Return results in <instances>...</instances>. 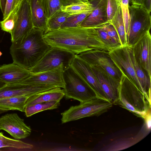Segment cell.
Returning a JSON list of instances; mask_svg holds the SVG:
<instances>
[{
	"label": "cell",
	"mask_w": 151,
	"mask_h": 151,
	"mask_svg": "<svg viewBox=\"0 0 151 151\" xmlns=\"http://www.w3.org/2000/svg\"><path fill=\"white\" fill-rule=\"evenodd\" d=\"M43 38L51 47L74 55L92 50L109 52L99 38L96 28L80 26L61 28L45 32Z\"/></svg>",
	"instance_id": "obj_1"
},
{
	"label": "cell",
	"mask_w": 151,
	"mask_h": 151,
	"mask_svg": "<svg viewBox=\"0 0 151 151\" xmlns=\"http://www.w3.org/2000/svg\"><path fill=\"white\" fill-rule=\"evenodd\" d=\"M44 31L34 28L27 36L12 42L10 53L13 62L29 70L51 47L45 41Z\"/></svg>",
	"instance_id": "obj_2"
},
{
	"label": "cell",
	"mask_w": 151,
	"mask_h": 151,
	"mask_svg": "<svg viewBox=\"0 0 151 151\" xmlns=\"http://www.w3.org/2000/svg\"><path fill=\"white\" fill-rule=\"evenodd\" d=\"M119 82L118 105L136 116L145 118L151 109V102L144 94L124 73Z\"/></svg>",
	"instance_id": "obj_3"
},
{
	"label": "cell",
	"mask_w": 151,
	"mask_h": 151,
	"mask_svg": "<svg viewBox=\"0 0 151 151\" xmlns=\"http://www.w3.org/2000/svg\"><path fill=\"white\" fill-rule=\"evenodd\" d=\"M113 104L109 101L97 98L72 106L62 113V124L86 117L98 116L107 111Z\"/></svg>",
	"instance_id": "obj_4"
},
{
	"label": "cell",
	"mask_w": 151,
	"mask_h": 151,
	"mask_svg": "<svg viewBox=\"0 0 151 151\" xmlns=\"http://www.w3.org/2000/svg\"><path fill=\"white\" fill-rule=\"evenodd\" d=\"M130 15L129 30L127 37V45H134L147 32L151 27L150 12L142 5H129Z\"/></svg>",
	"instance_id": "obj_5"
},
{
	"label": "cell",
	"mask_w": 151,
	"mask_h": 151,
	"mask_svg": "<svg viewBox=\"0 0 151 151\" xmlns=\"http://www.w3.org/2000/svg\"><path fill=\"white\" fill-rule=\"evenodd\" d=\"M63 77L65 83L63 90L66 99H73L83 102L98 98L70 66L64 70Z\"/></svg>",
	"instance_id": "obj_6"
},
{
	"label": "cell",
	"mask_w": 151,
	"mask_h": 151,
	"mask_svg": "<svg viewBox=\"0 0 151 151\" xmlns=\"http://www.w3.org/2000/svg\"><path fill=\"white\" fill-rule=\"evenodd\" d=\"M66 51L51 47L38 62L29 70L37 73L57 68L60 65L64 70L69 68L74 56Z\"/></svg>",
	"instance_id": "obj_7"
},
{
	"label": "cell",
	"mask_w": 151,
	"mask_h": 151,
	"mask_svg": "<svg viewBox=\"0 0 151 151\" xmlns=\"http://www.w3.org/2000/svg\"><path fill=\"white\" fill-rule=\"evenodd\" d=\"M77 55L89 65L101 70L116 81L120 82L122 73L108 55V52L92 50Z\"/></svg>",
	"instance_id": "obj_8"
},
{
	"label": "cell",
	"mask_w": 151,
	"mask_h": 151,
	"mask_svg": "<svg viewBox=\"0 0 151 151\" xmlns=\"http://www.w3.org/2000/svg\"><path fill=\"white\" fill-rule=\"evenodd\" d=\"M108 55L121 73L125 75L142 92L130 56L129 45L119 46L109 52Z\"/></svg>",
	"instance_id": "obj_9"
},
{
	"label": "cell",
	"mask_w": 151,
	"mask_h": 151,
	"mask_svg": "<svg viewBox=\"0 0 151 151\" xmlns=\"http://www.w3.org/2000/svg\"><path fill=\"white\" fill-rule=\"evenodd\" d=\"M34 28L29 0H22L17 10L15 26L11 34L12 42L27 36Z\"/></svg>",
	"instance_id": "obj_10"
},
{
	"label": "cell",
	"mask_w": 151,
	"mask_h": 151,
	"mask_svg": "<svg viewBox=\"0 0 151 151\" xmlns=\"http://www.w3.org/2000/svg\"><path fill=\"white\" fill-rule=\"evenodd\" d=\"M70 67L93 91L98 97L109 101L88 64L77 55H75Z\"/></svg>",
	"instance_id": "obj_11"
},
{
	"label": "cell",
	"mask_w": 151,
	"mask_h": 151,
	"mask_svg": "<svg viewBox=\"0 0 151 151\" xmlns=\"http://www.w3.org/2000/svg\"><path fill=\"white\" fill-rule=\"evenodd\" d=\"M1 130L17 139L26 138L30 136L31 132L30 127L15 113L7 114L0 117V130Z\"/></svg>",
	"instance_id": "obj_12"
},
{
	"label": "cell",
	"mask_w": 151,
	"mask_h": 151,
	"mask_svg": "<svg viewBox=\"0 0 151 151\" xmlns=\"http://www.w3.org/2000/svg\"><path fill=\"white\" fill-rule=\"evenodd\" d=\"M63 66L60 65L53 69L32 73L20 83L31 85L53 86L63 88L65 85L63 77Z\"/></svg>",
	"instance_id": "obj_13"
},
{
	"label": "cell",
	"mask_w": 151,
	"mask_h": 151,
	"mask_svg": "<svg viewBox=\"0 0 151 151\" xmlns=\"http://www.w3.org/2000/svg\"><path fill=\"white\" fill-rule=\"evenodd\" d=\"M56 87H58L53 86L31 85L21 83L6 84L0 88V99L20 96L29 97Z\"/></svg>",
	"instance_id": "obj_14"
},
{
	"label": "cell",
	"mask_w": 151,
	"mask_h": 151,
	"mask_svg": "<svg viewBox=\"0 0 151 151\" xmlns=\"http://www.w3.org/2000/svg\"><path fill=\"white\" fill-rule=\"evenodd\" d=\"M132 46L135 59L151 79V35L150 31Z\"/></svg>",
	"instance_id": "obj_15"
},
{
	"label": "cell",
	"mask_w": 151,
	"mask_h": 151,
	"mask_svg": "<svg viewBox=\"0 0 151 151\" xmlns=\"http://www.w3.org/2000/svg\"><path fill=\"white\" fill-rule=\"evenodd\" d=\"M89 65L108 99L113 105H115L119 99L120 82L116 81L97 67Z\"/></svg>",
	"instance_id": "obj_16"
},
{
	"label": "cell",
	"mask_w": 151,
	"mask_h": 151,
	"mask_svg": "<svg viewBox=\"0 0 151 151\" xmlns=\"http://www.w3.org/2000/svg\"><path fill=\"white\" fill-rule=\"evenodd\" d=\"M93 9L80 26L97 28L109 23L107 13V0H90Z\"/></svg>",
	"instance_id": "obj_17"
},
{
	"label": "cell",
	"mask_w": 151,
	"mask_h": 151,
	"mask_svg": "<svg viewBox=\"0 0 151 151\" xmlns=\"http://www.w3.org/2000/svg\"><path fill=\"white\" fill-rule=\"evenodd\" d=\"M32 74L29 70L13 62L0 66V81L6 84L20 83Z\"/></svg>",
	"instance_id": "obj_18"
},
{
	"label": "cell",
	"mask_w": 151,
	"mask_h": 151,
	"mask_svg": "<svg viewBox=\"0 0 151 151\" xmlns=\"http://www.w3.org/2000/svg\"><path fill=\"white\" fill-rule=\"evenodd\" d=\"M64 96L63 89L56 87L29 97L26 102L25 107L40 102L53 101H60Z\"/></svg>",
	"instance_id": "obj_19"
},
{
	"label": "cell",
	"mask_w": 151,
	"mask_h": 151,
	"mask_svg": "<svg viewBox=\"0 0 151 151\" xmlns=\"http://www.w3.org/2000/svg\"><path fill=\"white\" fill-rule=\"evenodd\" d=\"M129 50L135 72L141 86L142 92L148 100L151 102V79L135 59L132 46L129 45Z\"/></svg>",
	"instance_id": "obj_20"
},
{
	"label": "cell",
	"mask_w": 151,
	"mask_h": 151,
	"mask_svg": "<svg viewBox=\"0 0 151 151\" xmlns=\"http://www.w3.org/2000/svg\"><path fill=\"white\" fill-rule=\"evenodd\" d=\"M29 1L34 27L42 30L45 33L47 31L48 19L41 1L29 0Z\"/></svg>",
	"instance_id": "obj_21"
},
{
	"label": "cell",
	"mask_w": 151,
	"mask_h": 151,
	"mask_svg": "<svg viewBox=\"0 0 151 151\" xmlns=\"http://www.w3.org/2000/svg\"><path fill=\"white\" fill-rule=\"evenodd\" d=\"M29 97L20 96L0 99V109L7 111L12 110L24 112L26 102Z\"/></svg>",
	"instance_id": "obj_22"
},
{
	"label": "cell",
	"mask_w": 151,
	"mask_h": 151,
	"mask_svg": "<svg viewBox=\"0 0 151 151\" xmlns=\"http://www.w3.org/2000/svg\"><path fill=\"white\" fill-rule=\"evenodd\" d=\"M33 145L21 140L7 137L0 132V149L5 148L7 150H15L32 149Z\"/></svg>",
	"instance_id": "obj_23"
},
{
	"label": "cell",
	"mask_w": 151,
	"mask_h": 151,
	"mask_svg": "<svg viewBox=\"0 0 151 151\" xmlns=\"http://www.w3.org/2000/svg\"><path fill=\"white\" fill-rule=\"evenodd\" d=\"M109 23L112 24L115 28L118 35L121 45H123L127 44L120 6Z\"/></svg>",
	"instance_id": "obj_24"
},
{
	"label": "cell",
	"mask_w": 151,
	"mask_h": 151,
	"mask_svg": "<svg viewBox=\"0 0 151 151\" xmlns=\"http://www.w3.org/2000/svg\"><path fill=\"white\" fill-rule=\"evenodd\" d=\"M60 105V101H56L37 103L25 107L24 112L29 117L40 111L57 109Z\"/></svg>",
	"instance_id": "obj_25"
},
{
	"label": "cell",
	"mask_w": 151,
	"mask_h": 151,
	"mask_svg": "<svg viewBox=\"0 0 151 151\" xmlns=\"http://www.w3.org/2000/svg\"><path fill=\"white\" fill-rule=\"evenodd\" d=\"M93 9L92 4L88 1L86 2H78L63 6L61 9L69 15H72L91 12Z\"/></svg>",
	"instance_id": "obj_26"
},
{
	"label": "cell",
	"mask_w": 151,
	"mask_h": 151,
	"mask_svg": "<svg viewBox=\"0 0 151 151\" xmlns=\"http://www.w3.org/2000/svg\"><path fill=\"white\" fill-rule=\"evenodd\" d=\"M70 16L61 9L58 11L48 19L46 32L60 28L62 24Z\"/></svg>",
	"instance_id": "obj_27"
},
{
	"label": "cell",
	"mask_w": 151,
	"mask_h": 151,
	"mask_svg": "<svg viewBox=\"0 0 151 151\" xmlns=\"http://www.w3.org/2000/svg\"><path fill=\"white\" fill-rule=\"evenodd\" d=\"M48 19L63 6L60 0H40Z\"/></svg>",
	"instance_id": "obj_28"
},
{
	"label": "cell",
	"mask_w": 151,
	"mask_h": 151,
	"mask_svg": "<svg viewBox=\"0 0 151 151\" xmlns=\"http://www.w3.org/2000/svg\"><path fill=\"white\" fill-rule=\"evenodd\" d=\"M92 11L80 14L70 15L62 24L60 28L80 27L83 22Z\"/></svg>",
	"instance_id": "obj_29"
},
{
	"label": "cell",
	"mask_w": 151,
	"mask_h": 151,
	"mask_svg": "<svg viewBox=\"0 0 151 151\" xmlns=\"http://www.w3.org/2000/svg\"><path fill=\"white\" fill-rule=\"evenodd\" d=\"M99 36L109 51L121 45L109 36L101 27L96 28Z\"/></svg>",
	"instance_id": "obj_30"
},
{
	"label": "cell",
	"mask_w": 151,
	"mask_h": 151,
	"mask_svg": "<svg viewBox=\"0 0 151 151\" xmlns=\"http://www.w3.org/2000/svg\"><path fill=\"white\" fill-rule=\"evenodd\" d=\"M129 5V0H122L120 3V6L125 28L126 38L129 31L130 22Z\"/></svg>",
	"instance_id": "obj_31"
},
{
	"label": "cell",
	"mask_w": 151,
	"mask_h": 151,
	"mask_svg": "<svg viewBox=\"0 0 151 151\" xmlns=\"http://www.w3.org/2000/svg\"><path fill=\"white\" fill-rule=\"evenodd\" d=\"M16 17L17 13L14 14L9 15L6 19L0 21V27L1 30L11 34L15 26Z\"/></svg>",
	"instance_id": "obj_32"
},
{
	"label": "cell",
	"mask_w": 151,
	"mask_h": 151,
	"mask_svg": "<svg viewBox=\"0 0 151 151\" xmlns=\"http://www.w3.org/2000/svg\"><path fill=\"white\" fill-rule=\"evenodd\" d=\"M120 6L119 0H107V13L109 23L112 20Z\"/></svg>",
	"instance_id": "obj_33"
},
{
	"label": "cell",
	"mask_w": 151,
	"mask_h": 151,
	"mask_svg": "<svg viewBox=\"0 0 151 151\" xmlns=\"http://www.w3.org/2000/svg\"><path fill=\"white\" fill-rule=\"evenodd\" d=\"M101 27L106 32L109 36L120 44V40L117 33L115 28L112 24L110 23H108Z\"/></svg>",
	"instance_id": "obj_34"
},
{
	"label": "cell",
	"mask_w": 151,
	"mask_h": 151,
	"mask_svg": "<svg viewBox=\"0 0 151 151\" xmlns=\"http://www.w3.org/2000/svg\"><path fill=\"white\" fill-rule=\"evenodd\" d=\"M14 0H6L5 10L3 14V19L7 18L11 12Z\"/></svg>",
	"instance_id": "obj_35"
},
{
	"label": "cell",
	"mask_w": 151,
	"mask_h": 151,
	"mask_svg": "<svg viewBox=\"0 0 151 151\" xmlns=\"http://www.w3.org/2000/svg\"><path fill=\"white\" fill-rule=\"evenodd\" d=\"M63 6H65L73 4L82 2H86L88 0H60Z\"/></svg>",
	"instance_id": "obj_36"
},
{
	"label": "cell",
	"mask_w": 151,
	"mask_h": 151,
	"mask_svg": "<svg viewBox=\"0 0 151 151\" xmlns=\"http://www.w3.org/2000/svg\"><path fill=\"white\" fill-rule=\"evenodd\" d=\"M22 0H14L12 11L9 14L16 13L19 5Z\"/></svg>",
	"instance_id": "obj_37"
},
{
	"label": "cell",
	"mask_w": 151,
	"mask_h": 151,
	"mask_svg": "<svg viewBox=\"0 0 151 151\" xmlns=\"http://www.w3.org/2000/svg\"><path fill=\"white\" fill-rule=\"evenodd\" d=\"M142 5L147 11H151V0H141Z\"/></svg>",
	"instance_id": "obj_38"
},
{
	"label": "cell",
	"mask_w": 151,
	"mask_h": 151,
	"mask_svg": "<svg viewBox=\"0 0 151 151\" xmlns=\"http://www.w3.org/2000/svg\"><path fill=\"white\" fill-rule=\"evenodd\" d=\"M6 0H0V8L3 14L5 10Z\"/></svg>",
	"instance_id": "obj_39"
},
{
	"label": "cell",
	"mask_w": 151,
	"mask_h": 151,
	"mask_svg": "<svg viewBox=\"0 0 151 151\" xmlns=\"http://www.w3.org/2000/svg\"><path fill=\"white\" fill-rule=\"evenodd\" d=\"M129 4H131L142 5L141 0H129Z\"/></svg>",
	"instance_id": "obj_40"
},
{
	"label": "cell",
	"mask_w": 151,
	"mask_h": 151,
	"mask_svg": "<svg viewBox=\"0 0 151 151\" xmlns=\"http://www.w3.org/2000/svg\"><path fill=\"white\" fill-rule=\"evenodd\" d=\"M6 83L0 81V88L4 86Z\"/></svg>",
	"instance_id": "obj_41"
},
{
	"label": "cell",
	"mask_w": 151,
	"mask_h": 151,
	"mask_svg": "<svg viewBox=\"0 0 151 151\" xmlns=\"http://www.w3.org/2000/svg\"><path fill=\"white\" fill-rule=\"evenodd\" d=\"M7 111L0 109V114L2 113L6 112Z\"/></svg>",
	"instance_id": "obj_42"
},
{
	"label": "cell",
	"mask_w": 151,
	"mask_h": 151,
	"mask_svg": "<svg viewBox=\"0 0 151 151\" xmlns=\"http://www.w3.org/2000/svg\"><path fill=\"white\" fill-rule=\"evenodd\" d=\"M2 55V53L1 52V51L0 50V57L1 56V55Z\"/></svg>",
	"instance_id": "obj_43"
},
{
	"label": "cell",
	"mask_w": 151,
	"mask_h": 151,
	"mask_svg": "<svg viewBox=\"0 0 151 151\" xmlns=\"http://www.w3.org/2000/svg\"><path fill=\"white\" fill-rule=\"evenodd\" d=\"M119 2H120V3H121V1H122V0H119Z\"/></svg>",
	"instance_id": "obj_44"
}]
</instances>
